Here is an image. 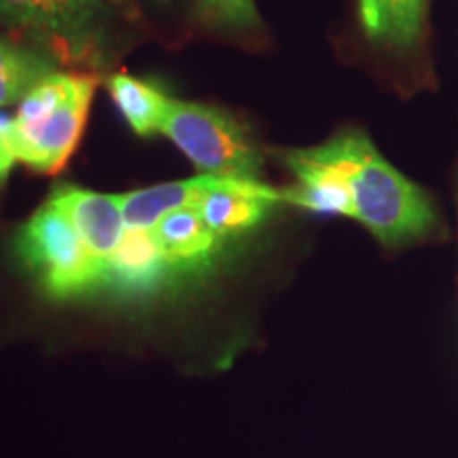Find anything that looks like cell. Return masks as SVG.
<instances>
[{"instance_id": "52a82bcc", "label": "cell", "mask_w": 458, "mask_h": 458, "mask_svg": "<svg viewBox=\"0 0 458 458\" xmlns=\"http://www.w3.org/2000/svg\"><path fill=\"white\" fill-rule=\"evenodd\" d=\"M49 202H54L71 219L91 253L105 263L111 259L128 232L119 196L60 185L51 191Z\"/></svg>"}, {"instance_id": "8fae6325", "label": "cell", "mask_w": 458, "mask_h": 458, "mask_svg": "<svg viewBox=\"0 0 458 458\" xmlns=\"http://www.w3.org/2000/svg\"><path fill=\"white\" fill-rule=\"evenodd\" d=\"M219 176L199 174L187 181L165 182L147 189L123 193L122 199L123 221L130 229H153L165 215L187 206H196L199 198L215 185Z\"/></svg>"}, {"instance_id": "4fadbf2b", "label": "cell", "mask_w": 458, "mask_h": 458, "mask_svg": "<svg viewBox=\"0 0 458 458\" xmlns=\"http://www.w3.org/2000/svg\"><path fill=\"white\" fill-rule=\"evenodd\" d=\"M55 60L47 51L26 49L0 38V106L24 98L34 85L54 71Z\"/></svg>"}, {"instance_id": "5bb4252c", "label": "cell", "mask_w": 458, "mask_h": 458, "mask_svg": "<svg viewBox=\"0 0 458 458\" xmlns=\"http://www.w3.org/2000/svg\"><path fill=\"white\" fill-rule=\"evenodd\" d=\"M204 9L216 24L227 28H253L259 24L253 0H204Z\"/></svg>"}, {"instance_id": "7a4b0ae2", "label": "cell", "mask_w": 458, "mask_h": 458, "mask_svg": "<svg viewBox=\"0 0 458 458\" xmlns=\"http://www.w3.org/2000/svg\"><path fill=\"white\" fill-rule=\"evenodd\" d=\"M15 249L49 295L66 300L108 289L106 263L91 253L71 219L49 199L20 229Z\"/></svg>"}, {"instance_id": "3957f363", "label": "cell", "mask_w": 458, "mask_h": 458, "mask_svg": "<svg viewBox=\"0 0 458 458\" xmlns=\"http://www.w3.org/2000/svg\"><path fill=\"white\" fill-rule=\"evenodd\" d=\"M159 131L204 174L259 179L261 156L242 125L221 108L170 98Z\"/></svg>"}, {"instance_id": "9a60e30c", "label": "cell", "mask_w": 458, "mask_h": 458, "mask_svg": "<svg viewBox=\"0 0 458 458\" xmlns=\"http://www.w3.org/2000/svg\"><path fill=\"white\" fill-rule=\"evenodd\" d=\"M13 164H15V157L13 153H11L7 140H4L3 128H0V182L7 179V174L11 172V168H13Z\"/></svg>"}, {"instance_id": "6da1fadb", "label": "cell", "mask_w": 458, "mask_h": 458, "mask_svg": "<svg viewBox=\"0 0 458 458\" xmlns=\"http://www.w3.org/2000/svg\"><path fill=\"white\" fill-rule=\"evenodd\" d=\"M297 153L340 176L351 191L352 219L380 244L394 249L437 232L439 215L425 189L393 168L360 131H346Z\"/></svg>"}, {"instance_id": "8992f818", "label": "cell", "mask_w": 458, "mask_h": 458, "mask_svg": "<svg viewBox=\"0 0 458 458\" xmlns=\"http://www.w3.org/2000/svg\"><path fill=\"white\" fill-rule=\"evenodd\" d=\"M280 202H284V191L259 179L219 176L196 206L210 232L225 240L259 225Z\"/></svg>"}, {"instance_id": "5b68a950", "label": "cell", "mask_w": 458, "mask_h": 458, "mask_svg": "<svg viewBox=\"0 0 458 458\" xmlns=\"http://www.w3.org/2000/svg\"><path fill=\"white\" fill-rule=\"evenodd\" d=\"M96 88V74L77 72L71 96L43 123L34 128H17L13 122H0L15 162H24L43 174H55L64 168L81 142Z\"/></svg>"}, {"instance_id": "9c48e42d", "label": "cell", "mask_w": 458, "mask_h": 458, "mask_svg": "<svg viewBox=\"0 0 458 458\" xmlns=\"http://www.w3.org/2000/svg\"><path fill=\"white\" fill-rule=\"evenodd\" d=\"M108 289L125 293H147L168 280L174 270L164 259L151 229H130L106 261Z\"/></svg>"}, {"instance_id": "7c38bea8", "label": "cell", "mask_w": 458, "mask_h": 458, "mask_svg": "<svg viewBox=\"0 0 458 458\" xmlns=\"http://www.w3.org/2000/svg\"><path fill=\"white\" fill-rule=\"evenodd\" d=\"M106 85L119 113L136 134L151 136L162 130L164 114L170 105V98L162 89L125 72L113 74Z\"/></svg>"}, {"instance_id": "277c9868", "label": "cell", "mask_w": 458, "mask_h": 458, "mask_svg": "<svg viewBox=\"0 0 458 458\" xmlns=\"http://www.w3.org/2000/svg\"><path fill=\"white\" fill-rule=\"evenodd\" d=\"M106 15L105 0H0V26L28 34L64 64H94Z\"/></svg>"}, {"instance_id": "30bf717a", "label": "cell", "mask_w": 458, "mask_h": 458, "mask_svg": "<svg viewBox=\"0 0 458 458\" xmlns=\"http://www.w3.org/2000/svg\"><path fill=\"white\" fill-rule=\"evenodd\" d=\"M428 0H359L360 24L369 41L393 51H411L422 41Z\"/></svg>"}, {"instance_id": "ba28073f", "label": "cell", "mask_w": 458, "mask_h": 458, "mask_svg": "<svg viewBox=\"0 0 458 458\" xmlns=\"http://www.w3.org/2000/svg\"><path fill=\"white\" fill-rule=\"evenodd\" d=\"M151 232L164 259L174 272L202 270L219 253L221 238L210 232L198 206H187L165 215Z\"/></svg>"}]
</instances>
